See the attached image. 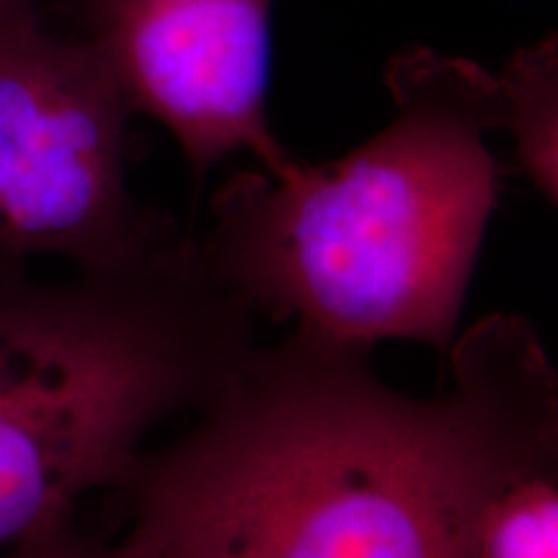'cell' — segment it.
Masks as SVG:
<instances>
[{
  "mask_svg": "<svg viewBox=\"0 0 558 558\" xmlns=\"http://www.w3.org/2000/svg\"><path fill=\"white\" fill-rule=\"evenodd\" d=\"M465 471L448 383L416 399L369 349L292 331L251 349L122 494L160 558H458Z\"/></svg>",
  "mask_w": 558,
  "mask_h": 558,
  "instance_id": "obj_1",
  "label": "cell"
},
{
  "mask_svg": "<svg viewBox=\"0 0 558 558\" xmlns=\"http://www.w3.org/2000/svg\"><path fill=\"white\" fill-rule=\"evenodd\" d=\"M396 117L331 163L241 171L197 241L207 275L251 316L329 344L422 341L448 352L499 205L497 75L411 47L386 70Z\"/></svg>",
  "mask_w": 558,
  "mask_h": 558,
  "instance_id": "obj_2",
  "label": "cell"
},
{
  "mask_svg": "<svg viewBox=\"0 0 558 558\" xmlns=\"http://www.w3.org/2000/svg\"><path fill=\"white\" fill-rule=\"evenodd\" d=\"M194 235L145 267L37 284L0 275V554L122 488L148 439L192 416L259 341Z\"/></svg>",
  "mask_w": 558,
  "mask_h": 558,
  "instance_id": "obj_3",
  "label": "cell"
},
{
  "mask_svg": "<svg viewBox=\"0 0 558 558\" xmlns=\"http://www.w3.org/2000/svg\"><path fill=\"white\" fill-rule=\"evenodd\" d=\"M135 109L94 47L41 11L0 19V275L145 267L192 239L128 186Z\"/></svg>",
  "mask_w": 558,
  "mask_h": 558,
  "instance_id": "obj_4",
  "label": "cell"
},
{
  "mask_svg": "<svg viewBox=\"0 0 558 558\" xmlns=\"http://www.w3.org/2000/svg\"><path fill=\"white\" fill-rule=\"evenodd\" d=\"M275 0H73V34L94 47L128 96L184 150L197 184L246 150L269 177L298 158L267 114Z\"/></svg>",
  "mask_w": 558,
  "mask_h": 558,
  "instance_id": "obj_5",
  "label": "cell"
},
{
  "mask_svg": "<svg viewBox=\"0 0 558 558\" xmlns=\"http://www.w3.org/2000/svg\"><path fill=\"white\" fill-rule=\"evenodd\" d=\"M445 357L469 422L458 558H558V380L538 333L494 313Z\"/></svg>",
  "mask_w": 558,
  "mask_h": 558,
  "instance_id": "obj_6",
  "label": "cell"
},
{
  "mask_svg": "<svg viewBox=\"0 0 558 558\" xmlns=\"http://www.w3.org/2000/svg\"><path fill=\"white\" fill-rule=\"evenodd\" d=\"M497 81L501 90V130L512 132L520 171L543 197L556 202L558 45L554 34L514 52Z\"/></svg>",
  "mask_w": 558,
  "mask_h": 558,
  "instance_id": "obj_7",
  "label": "cell"
},
{
  "mask_svg": "<svg viewBox=\"0 0 558 558\" xmlns=\"http://www.w3.org/2000/svg\"><path fill=\"white\" fill-rule=\"evenodd\" d=\"M0 558H160V554L156 543L135 525L120 543H101L75 533L70 522L52 533L19 543L0 554Z\"/></svg>",
  "mask_w": 558,
  "mask_h": 558,
  "instance_id": "obj_8",
  "label": "cell"
},
{
  "mask_svg": "<svg viewBox=\"0 0 558 558\" xmlns=\"http://www.w3.org/2000/svg\"><path fill=\"white\" fill-rule=\"evenodd\" d=\"M39 11V0H0V19Z\"/></svg>",
  "mask_w": 558,
  "mask_h": 558,
  "instance_id": "obj_9",
  "label": "cell"
}]
</instances>
